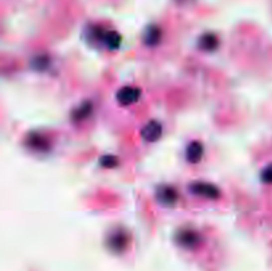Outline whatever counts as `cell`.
<instances>
[{"label": "cell", "mask_w": 272, "mask_h": 271, "mask_svg": "<svg viewBox=\"0 0 272 271\" xmlns=\"http://www.w3.org/2000/svg\"><path fill=\"white\" fill-rule=\"evenodd\" d=\"M190 190L193 191V193H195V194L211 199L218 198V197L221 195V193H219L217 186H214V185L207 182H194L193 185L190 186Z\"/></svg>", "instance_id": "cell-1"}, {"label": "cell", "mask_w": 272, "mask_h": 271, "mask_svg": "<svg viewBox=\"0 0 272 271\" xmlns=\"http://www.w3.org/2000/svg\"><path fill=\"white\" fill-rule=\"evenodd\" d=\"M139 99V89L135 87H125L117 92V101L121 105H131Z\"/></svg>", "instance_id": "cell-2"}, {"label": "cell", "mask_w": 272, "mask_h": 271, "mask_svg": "<svg viewBox=\"0 0 272 271\" xmlns=\"http://www.w3.org/2000/svg\"><path fill=\"white\" fill-rule=\"evenodd\" d=\"M161 132H162L161 124H158L157 121H150V123L142 129L141 136L142 138H145L146 141L153 142V141H157V139L159 138Z\"/></svg>", "instance_id": "cell-3"}, {"label": "cell", "mask_w": 272, "mask_h": 271, "mask_svg": "<svg viewBox=\"0 0 272 271\" xmlns=\"http://www.w3.org/2000/svg\"><path fill=\"white\" fill-rule=\"evenodd\" d=\"M178 199V194L175 189L173 187H162L158 190V201L163 205H174V203L177 202Z\"/></svg>", "instance_id": "cell-4"}, {"label": "cell", "mask_w": 272, "mask_h": 271, "mask_svg": "<svg viewBox=\"0 0 272 271\" xmlns=\"http://www.w3.org/2000/svg\"><path fill=\"white\" fill-rule=\"evenodd\" d=\"M202 154H203V146H202L201 142L198 141H194L187 146V150H186V157L189 159L190 162H198L199 159L202 158Z\"/></svg>", "instance_id": "cell-5"}, {"label": "cell", "mask_w": 272, "mask_h": 271, "mask_svg": "<svg viewBox=\"0 0 272 271\" xmlns=\"http://www.w3.org/2000/svg\"><path fill=\"white\" fill-rule=\"evenodd\" d=\"M161 39V29L155 25H150V27L146 28L145 33H143V41H145L147 45H155L158 44Z\"/></svg>", "instance_id": "cell-6"}, {"label": "cell", "mask_w": 272, "mask_h": 271, "mask_svg": "<svg viewBox=\"0 0 272 271\" xmlns=\"http://www.w3.org/2000/svg\"><path fill=\"white\" fill-rule=\"evenodd\" d=\"M179 243L183 245L186 247H193L194 245H197L198 241H199V237L195 231L185 230L179 233V238H178Z\"/></svg>", "instance_id": "cell-7"}, {"label": "cell", "mask_w": 272, "mask_h": 271, "mask_svg": "<svg viewBox=\"0 0 272 271\" xmlns=\"http://www.w3.org/2000/svg\"><path fill=\"white\" fill-rule=\"evenodd\" d=\"M218 37L213 33H206V35L202 36L201 39V47L205 49V51H214L215 48L218 47Z\"/></svg>", "instance_id": "cell-8"}, {"label": "cell", "mask_w": 272, "mask_h": 271, "mask_svg": "<svg viewBox=\"0 0 272 271\" xmlns=\"http://www.w3.org/2000/svg\"><path fill=\"white\" fill-rule=\"evenodd\" d=\"M109 245L113 250H123L127 245V237L124 233H116L113 237L109 239Z\"/></svg>", "instance_id": "cell-9"}, {"label": "cell", "mask_w": 272, "mask_h": 271, "mask_svg": "<svg viewBox=\"0 0 272 271\" xmlns=\"http://www.w3.org/2000/svg\"><path fill=\"white\" fill-rule=\"evenodd\" d=\"M92 112V105L89 103H84L81 104L77 109H75V112H73V119L76 120V121H80V120L85 119V117H88V116L91 115Z\"/></svg>", "instance_id": "cell-10"}, {"label": "cell", "mask_w": 272, "mask_h": 271, "mask_svg": "<svg viewBox=\"0 0 272 271\" xmlns=\"http://www.w3.org/2000/svg\"><path fill=\"white\" fill-rule=\"evenodd\" d=\"M104 40H105V43L109 45V48L112 49H115L120 45L121 43V36L117 33V32H107V35L104 36Z\"/></svg>", "instance_id": "cell-11"}, {"label": "cell", "mask_w": 272, "mask_h": 271, "mask_svg": "<svg viewBox=\"0 0 272 271\" xmlns=\"http://www.w3.org/2000/svg\"><path fill=\"white\" fill-rule=\"evenodd\" d=\"M29 145L35 149H47L48 147V139L45 137H41V136H31L29 137Z\"/></svg>", "instance_id": "cell-12"}, {"label": "cell", "mask_w": 272, "mask_h": 271, "mask_svg": "<svg viewBox=\"0 0 272 271\" xmlns=\"http://www.w3.org/2000/svg\"><path fill=\"white\" fill-rule=\"evenodd\" d=\"M100 163H101L103 166L113 167V166H116L117 163H119V161H117V159H116V157H113V155H103V157H101V159H100Z\"/></svg>", "instance_id": "cell-13"}, {"label": "cell", "mask_w": 272, "mask_h": 271, "mask_svg": "<svg viewBox=\"0 0 272 271\" xmlns=\"http://www.w3.org/2000/svg\"><path fill=\"white\" fill-rule=\"evenodd\" d=\"M262 179L267 183H272V165L267 166L262 173Z\"/></svg>", "instance_id": "cell-14"}]
</instances>
